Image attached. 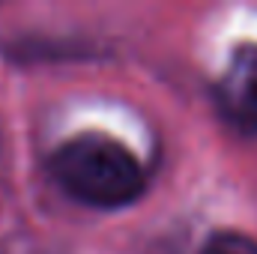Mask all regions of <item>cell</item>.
Returning <instances> with one entry per match:
<instances>
[{
	"label": "cell",
	"instance_id": "1",
	"mask_svg": "<svg viewBox=\"0 0 257 254\" xmlns=\"http://www.w3.org/2000/svg\"><path fill=\"white\" fill-rule=\"evenodd\" d=\"M51 174L60 189L90 206H123L147 186L135 153L102 132L69 138L51 156Z\"/></svg>",
	"mask_w": 257,
	"mask_h": 254
},
{
	"label": "cell",
	"instance_id": "2",
	"mask_svg": "<svg viewBox=\"0 0 257 254\" xmlns=\"http://www.w3.org/2000/svg\"><path fill=\"white\" fill-rule=\"evenodd\" d=\"M218 102L236 126L257 132V45L236 48L221 75Z\"/></svg>",
	"mask_w": 257,
	"mask_h": 254
},
{
	"label": "cell",
	"instance_id": "3",
	"mask_svg": "<svg viewBox=\"0 0 257 254\" xmlns=\"http://www.w3.org/2000/svg\"><path fill=\"white\" fill-rule=\"evenodd\" d=\"M200 254H257V239L245 236V233H215Z\"/></svg>",
	"mask_w": 257,
	"mask_h": 254
}]
</instances>
